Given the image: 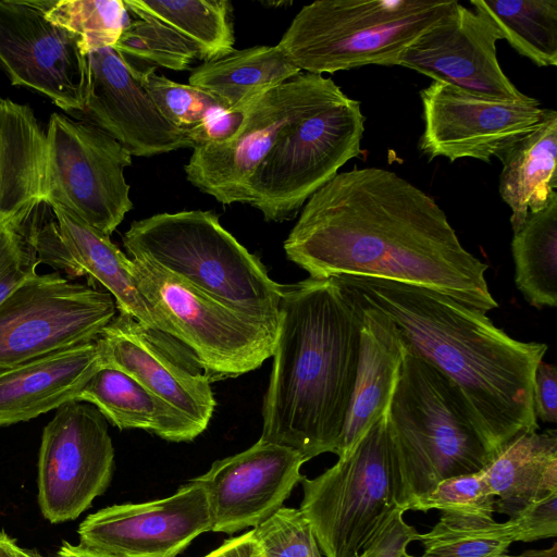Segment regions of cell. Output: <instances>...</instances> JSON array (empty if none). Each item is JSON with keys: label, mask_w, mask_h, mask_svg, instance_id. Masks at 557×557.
Returning <instances> with one entry per match:
<instances>
[{"label": "cell", "mask_w": 557, "mask_h": 557, "mask_svg": "<svg viewBox=\"0 0 557 557\" xmlns=\"http://www.w3.org/2000/svg\"><path fill=\"white\" fill-rule=\"evenodd\" d=\"M103 368L96 341L0 369V428L29 421L75 400Z\"/></svg>", "instance_id": "cell-21"}, {"label": "cell", "mask_w": 557, "mask_h": 557, "mask_svg": "<svg viewBox=\"0 0 557 557\" xmlns=\"http://www.w3.org/2000/svg\"><path fill=\"white\" fill-rule=\"evenodd\" d=\"M96 343L103 367L128 374L203 431L207 429L216 406L211 382L177 342L119 312Z\"/></svg>", "instance_id": "cell-17"}, {"label": "cell", "mask_w": 557, "mask_h": 557, "mask_svg": "<svg viewBox=\"0 0 557 557\" xmlns=\"http://www.w3.org/2000/svg\"><path fill=\"white\" fill-rule=\"evenodd\" d=\"M61 236L74 261L85 274L97 280L115 300L120 313L136 319L146 329L176 341V332L166 317L139 290L133 261L114 245L110 236L94 228L71 210L49 205Z\"/></svg>", "instance_id": "cell-24"}, {"label": "cell", "mask_w": 557, "mask_h": 557, "mask_svg": "<svg viewBox=\"0 0 557 557\" xmlns=\"http://www.w3.org/2000/svg\"><path fill=\"white\" fill-rule=\"evenodd\" d=\"M87 55L79 38L50 22L37 0H0V67L12 85L76 116L85 103Z\"/></svg>", "instance_id": "cell-15"}, {"label": "cell", "mask_w": 557, "mask_h": 557, "mask_svg": "<svg viewBox=\"0 0 557 557\" xmlns=\"http://www.w3.org/2000/svg\"><path fill=\"white\" fill-rule=\"evenodd\" d=\"M137 18L159 21L193 42L201 60H216L234 50L227 0H123Z\"/></svg>", "instance_id": "cell-29"}, {"label": "cell", "mask_w": 557, "mask_h": 557, "mask_svg": "<svg viewBox=\"0 0 557 557\" xmlns=\"http://www.w3.org/2000/svg\"><path fill=\"white\" fill-rule=\"evenodd\" d=\"M113 49L125 60H143L172 71L188 70L196 59H200L193 42L151 18L129 22Z\"/></svg>", "instance_id": "cell-34"}, {"label": "cell", "mask_w": 557, "mask_h": 557, "mask_svg": "<svg viewBox=\"0 0 557 557\" xmlns=\"http://www.w3.org/2000/svg\"><path fill=\"white\" fill-rule=\"evenodd\" d=\"M364 122L360 102L342 91L281 136L246 183L243 203L265 221L294 219L344 164L363 153Z\"/></svg>", "instance_id": "cell-8"}, {"label": "cell", "mask_w": 557, "mask_h": 557, "mask_svg": "<svg viewBox=\"0 0 557 557\" xmlns=\"http://www.w3.org/2000/svg\"><path fill=\"white\" fill-rule=\"evenodd\" d=\"M417 541L423 545L422 557H500L515 543L506 522L448 513Z\"/></svg>", "instance_id": "cell-32"}, {"label": "cell", "mask_w": 557, "mask_h": 557, "mask_svg": "<svg viewBox=\"0 0 557 557\" xmlns=\"http://www.w3.org/2000/svg\"><path fill=\"white\" fill-rule=\"evenodd\" d=\"M404 348L386 419L400 505L407 511L413 499L438 482L481 471L494 456L456 384Z\"/></svg>", "instance_id": "cell-4"}, {"label": "cell", "mask_w": 557, "mask_h": 557, "mask_svg": "<svg viewBox=\"0 0 557 557\" xmlns=\"http://www.w3.org/2000/svg\"><path fill=\"white\" fill-rule=\"evenodd\" d=\"M557 112L544 109L540 124L513 145L500 160L499 195L511 210L512 232L529 213L548 206L557 196Z\"/></svg>", "instance_id": "cell-26"}, {"label": "cell", "mask_w": 557, "mask_h": 557, "mask_svg": "<svg viewBox=\"0 0 557 557\" xmlns=\"http://www.w3.org/2000/svg\"><path fill=\"white\" fill-rule=\"evenodd\" d=\"M46 137L45 203L110 236L133 209L124 176L132 154L99 127L61 113L50 115Z\"/></svg>", "instance_id": "cell-11"}, {"label": "cell", "mask_w": 557, "mask_h": 557, "mask_svg": "<svg viewBox=\"0 0 557 557\" xmlns=\"http://www.w3.org/2000/svg\"><path fill=\"white\" fill-rule=\"evenodd\" d=\"M300 483L299 509L321 553L358 557L392 516L404 510L386 413L331 468Z\"/></svg>", "instance_id": "cell-7"}, {"label": "cell", "mask_w": 557, "mask_h": 557, "mask_svg": "<svg viewBox=\"0 0 557 557\" xmlns=\"http://www.w3.org/2000/svg\"><path fill=\"white\" fill-rule=\"evenodd\" d=\"M502 33L483 13L457 3L403 52L398 65L469 92L500 100H523L502 70L496 42Z\"/></svg>", "instance_id": "cell-20"}, {"label": "cell", "mask_w": 557, "mask_h": 557, "mask_svg": "<svg viewBox=\"0 0 557 557\" xmlns=\"http://www.w3.org/2000/svg\"><path fill=\"white\" fill-rule=\"evenodd\" d=\"M46 17L76 35L86 54L113 48L129 24L123 0H37Z\"/></svg>", "instance_id": "cell-33"}, {"label": "cell", "mask_w": 557, "mask_h": 557, "mask_svg": "<svg viewBox=\"0 0 557 557\" xmlns=\"http://www.w3.org/2000/svg\"><path fill=\"white\" fill-rule=\"evenodd\" d=\"M484 472L496 496L495 512L508 517L557 492L556 430L517 435L493 457Z\"/></svg>", "instance_id": "cell-28"}, {"label": "cell", "mask_w": 557, "mask_h": 557, "mask_svg": "<svg viewBox=\"0 0 557 557\" xmlns=\"http://www.w3.org/2000/svg\"><path fill=\"white\" fill-rule=\"evenodd\" d=\"M399 557H416V556L409 555L407 552H405Z\"/></svg>", "instance_id": "cell-48"}, {"label": "cell", "mask_w": 557, "mask_h": 557, "mask_svg": "<svg viewBox=\"0 0 557 557\" xmlns=\"http://www.w3.org/2000/svg\"><path fill=\"white\" fill-rule=\"evenodd\" d=\"M359 305L362 317L359 363L348 413L335 453L337 457L348 453L386 413L405 352L393 321L376 309Z\"/></svg>", "instance_id": "cell-22"}, {"label": "cell", "mask_w": 557, "mask_h": 557, "mask_svg": "<svg viewBox=\"0 0 557 557\" xmlns=\"http://www.w3.org/2000/svg\"><path fill=\"white\" fill-rule=\"evenodd\" d=\"M404 513L397 510L358 557H399L407 552L419 533L405 521Z\"/></svg>", "instance_id": "cell-41"}, {"label": "cell", "mask_w": 557, "mask_h": 557, "mask_svg": "<svg viewBox=\"0 0 557 557\" xmlns=\"http://www.w3.org/2000/svg\"><path fill=\"white\" fill-rule=\"evenodd\" d=\"M306 461L298 450L260 438L190 479L206 491L211 531L233 534L260 524L283 506L305 478L300 469Z\"/></svg>", "instance_id": "cell-19"}, {"label": "cell", "mask_w": 557, "mask_h": 557, "mask_svg": "<svg viewBox=\"0 0 557 557\" xmlns=\"http://www.w3.org/2000/svg\"><path fill=\"white\" fill-rule=\"evenodd\" d=\"M335 280L359 304L387 315L403 344L456 384L493 456L517 435L539 430L533 375L546 344L517 341L485 312L430 288L366 276Z\"/></svg>", "instance_id": "cell-2"}, {"label": "cell", "mask_w": 557, "mask_h": 557, "mask_svg": "<svg viewBox=\"0 0 557 557\" xmlns=\"http://www.w3.org/2000/svg\"><path fill=\"white\" fill-rule=\"evenodd\" d=\"M513 542H534L557 536V492L532 502L505 521Z\"/></svg>", "instance_id": "cell-39"}, {"label": "cell", "mask_w": 557, "mask_h": 557, "mask_svg": "<svg viewBox=\"0 0 557 557\" xmlns=\"http://www.w3.org/2000/svg\"><path fill=\"white\" fill-rule=\"evenodd\" d=\"M423 132L419 149L430 159L499 160L541 122L544 109L528 97L500 100L433 82L420 90Z\"/></svg>", "instance_id": "cell-14"}, {"label": "cell", "mask_w": 557, "mask_h": 557, "mask_svg": "<svg viewBox=\"0 0 557 557\" xmlns=\"http://www.w3.org/2000/svg\"><path fill=\"white\" fill-rule=\"evenodd\" d=\"M533 408L536 419L545 423L557 421V369L543 360L533 375Z\"/></svg>", "instance_id": "cell-42"}, {"label": "cell", "mask_w": 557, "mask_h": 557, "mask_svg": "<svg viewBox=\"0 0 557 557\" xmlns=\"http://www.w3.org/2000/svg\"><path fill=\"white\" fill-rule=\"evenodd\" d=\"M24 231L34 245L40 262L64 271L71 278L85 274L67 250L55 218L39 224L30 218Z\"/></svg>", "instance_id": "cell-40"}, {"label": "cell", "mask_w": 557, "mask_h": 557, "mask_svg": "<svg viewBox=\"0 0 557 557\" xmlns=\"http://www.w3.org/2000/svg\"><path fill=\"white\" fill-rule=\"evenodd\" d=\"M205 557H262L250 531L224 541Z\"/></svg>", "instance_id": "cell-43"}, {"label": "cell", "mask_w": 557, "mask_h": 557, "mask_svg": "<svg viewBox=\"0 0 557 557\" xmlns=\"http://www.w3.org/2000/svg\"><path fill=\"white\" fill-rule=\"evenodd\" d=\"M132 258L144 259L238 311L278 319L282 284L210 210L158 213L132 222L123 235Z\"/></svg>", "instance_id": "cell-5"}, {"label": "cell", "mask_w": 557, "mask_h": 557, "mask_svg": "<svg viewBox=\"0 0 557 557\" xmlns=\"http://www.w3.org/2000/svg\"><path fill=\"white\" fill-rule=\"evenodd\" d=\"M500 557H557V543L555 542L550 547L543 549H528L518 555L505 554Z\"/></svg>", "instance_id": "cell-46"}, {"label": "cell", "mask_w": 557, "mask_h": 557, "mask_svg": "<svg viewBox=\"0 0 557 557\" xmlns=\"http://www.w3.org/2000/svg\"><path fill=\"white\" fill-rule=\"evenodd\" d=\"M114 448L106 418L91 404L57 408L42 430L38 455V504L50 523L78 518L110 485Z\"/></svg>", "instance_id": "cell-13"}, {"label": "cell", "mask_w": 557, "mask_h": 557, "mask_svg": "<svg viewBox=\"0 0 557 557\" xmlns=\"http://www.w3.org/2000/svg\"><path fill=\"white\" fill-rule=\"evenodd\" d=\"M496 496L484 469L451 476L413 499L407 510H441L443 513L493 519Z\"/></svg>", "instance_id": "cell-36"}, {"label": "cell", "mask_w": 557, "mask_h": 557, "mask_svg": "<svg viewBox=\"0 0 557 557\" xmlns=\"http://www.w3.org/2000/svg\"><path fill=\"white\" fill-rule=\"evenodd\" d=\"M250 533L262 557H322L313 529L300 509L282 506Z\"/></svg>", "instance_id": "cell-37"}, {"label": "cell", "mask_w": 557, "mask_h": 557, "mask_svg": "<svg viewBox=\"0 0 557 557\" xmlns=\"http://www.w3.org/2000/svg\"><path fill=\"white\" fill-rule=\"evenodd\" d=\"M342 91L331 78L306 72L269 90L244 111L231 138L193 148L187 181L221 203H243L246 183L281 136Z\"/></svg>", "instance_id": "cell-10"}, {"label": "cell", "mask_w": 557, "mask_h": 557, "mask_svg": "<svg viewBox=\"0 0 557 557\" xmlns=\"http://www.w3.org/2000/svg\"><path fill=\"white\" fill-rule=\"evenodd\" d=\"M83 111L76 115L120 143L132 157H152L194 148L186 133L171 124L143 86L141 70L113 48L88 53Z\"/></svg>", "instance_id": "cell-18"}, {"label": "cell", "mask_w": 557, "mask_h": 557, "mask_svg": "<svg viewBox=\"0 0 557 557\" xmlns=\"http://www.w3.org/2000/svg\"><path fill=\"white\" fill-rule=\"evenodd\" d=\"M131 259L139 290L210 382L248 373L273 356L278 319L238 311L144 259Z\"/></svg>", "instance_id": "cell-9"}, {"label": "cell", "mask_w": 557, "mask_h": 557, "mask_svg": "<svg viewBox=\"0 0 557 557\" xmlns=\"http://www.w3.org/2000/svg\"><path fill=\"white\" fill-rule=\"evenodd\" d=\"M41 263L23 226L0 222V304Z\"/></svg>", "instance_id": "cell-38"}, {"label": "cell", "mask_w": 557, "mask_h": 557, "mask_svg": "<svg viewBox=\"0 0 557 557\" xmlns=\"http://www.w3.org/2000/svg\"><path fill=\"white\" fill-rule=\"evenodd\" d=\"M310 277L366 276L443 293L487 312V265L461 245L433 198L395 172L337 173L304 205L284 242Z\"/></svg>", "instance_id": "cell-1"}, {"label": "cell", "mask_w": 557, "mask_h": 557, "mask_svg": "<svg viewBox=\"0 0 557 557\" xmlns=\"http://www.w3.org/2000/svg\"><path fill=\"white\" fill-rule=\"evenodd\" d=\"M515 283L527 301L542 309L557 306V196L543 210L529 213L513 233Z\"/></svg>", "instance_id": "cell-30"}, {"label": "cell", "mask_w": 557, "mask_h": 557, "mask_svg": "<svg viewBox=\"0 0 557 557\" xmlns=\"http://www.w3.org/2000/svg\"><path fill=\"white\" fill-rule=\"evenodd\" d=\"M503 39L537 66L557 64V0H471Z\"/></svg>", "instance_id": "cell-31"}, {"label": "cell", "mask_w": 557, "mask_h": 557, "mask_svg": "<svg viewBox=\"0 0 557 557\" xmlns=\"http://www.w3.org/2000/svg\"><path fill=\"white\" fill-rule=\"evenodd\" d=\"M361 307L335 278L283 285L262 440L335 454L355 387Z\"/></svg>", "instance_id": "cell-3"}, {"label": "cell", "mask_w": 557, "mask_h": 557, "mask_svg": "<svg viewBox=\"0 0 557 557\" xmlns=\"http://www.w3.org/2000/svg\"><path fill=\"white\" fill-rule=\"evenodd\" d=\"M26 557H48V556H44L34 549H26Z\"/></svg>", "instance_id": "cell-47"}, {"label": "cell", "mask_w": 557, "mask_h": 557, "mask_svg": "<svg viewBox=\"0 0 557 557\" xmlns=\"http://www.w3.org/2000/svg\"><path fill=\"white\" fill-rule=\"evenodd\" d=\"M0 557H26V549L20 547L4 530L0 531Z\"/></svg>", "instance_id": "cell-44"}, {"label": "cell", "mask_w": 557, "mask_h": 557, "mask_svg": "<svg viewBox=\"0 0 557 557\" xmlns=\"http://www.w3.org/2000/svg\"><path fill=\"white\" fill-rule=\"evenodd\" d=\"M211 530L206 491L189 480L171 496L87 516L78 525L77 545L110 557H176Z\"/></svg>", "instance_id": "cell-16"}, {"label": "cell", "mask_w": 557, "mask_h": 557, "mask_svg": "<svg viewBox=\"0 0 557 557\" xmlns=\"http://www.w3.org/2000/svg\"><path fill=\"white\" fill-rule=\"evenodd\" d=\"M154 69L141 70L143 86L161 114L187 136L224 110L201 89L173 82Z\"/></svg>", "instance_id": "cell-35"}, {"label": "cell", "mask_w": 557, "mask_h": 557, "mask_svg": "<svg viewBox=\"0 0 557 557\" xmlns=\"http://www.w3.org/2000/svg\"><path fill=\"white\" fill-rule=\"evenodd\" d=\"M277 46H255L233 50L193 70L189 85L207 92L224 110L245 111L263 94L298 75Z\"/></svg>", "instance_id": "cell-27"}, {"label": "cell", "mask_w": 557, "mask_h": 557, "mask_svg": "<svg viewBox=\"0 0 557 557\" xmlns=\"http://www.w3.org/2000/svg\"><path fill=\"white\" fill-rule=\"evenodd\" d=\"M55 557H110L101 554L90 552L82 548L78 545H74L70 542L63 541L59 547Z\"/></svg>", "instance_id": "cell-45"}, {"label": "cell", "mask_w": 557, "mask_h": 557, "mask_svg": "<svg viewBox=\"0 0 557 557\" xmlns=\"http://www.w3.org/2000/svg\"><path fill=\"white\" fill-rule=\"evenodd\" d=\"M46 150L32 108L0 99V222L25 226L45 203Z\"/></svg>", "instance_id": "cell-23"}, {"label": "cell", "mask_w": 557, "mask_h": 557, "mask_svg": "<svg viewBox=\"0 0 557 557\" xmlns=\"http://www.w3.org/2000/svg\"><path fill=\"white\" fill-rule=\"evenodd\" d=\"M456 0H319L295 15L277 46L301 72L322 75L369 64L398 65Z\"/></svg>", "instance_id": "cell-6"}, {"label": "cell", "mask_w": 557, "mask_h": 557, "mask_svg": "<svg viewBox=\"0 0 557 557\" xmlns=\"http://www.w3.org/2000/svg\"><path fill=\"white\" fill-rule=\"evenodd\" d=\"M77 401L94 405L120 430L139 429L169 442H190L203 430L128 374L110 367L97 370Z\"/></svg>", "instance_id": "cell-25"}, {"label": "cell", "mask_w": 557, "mask_h": 557, "mask_svg": "<svg viewBox=\"0 0 557 557\" xmlns=\"http://www.w3.org/2000/svg\"><path fill=\"white\" fill-rule=\"evenodd\" d=\"M116 311L108 292L36 274L0 304V369L94 342Z\"/></svg>", "instance_id": "cell-12"}]
</instances>
